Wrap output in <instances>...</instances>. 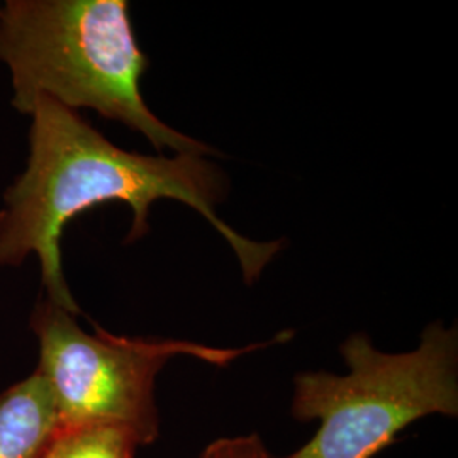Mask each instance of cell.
I'll return each instance as SVG.
<instances>
[{
    "label": "cell",
    "mask_w": 458,
    "mask_h": 458,
    "mask_svg": "<svg viewBox=\"0 0 458 458\" xmlns=\"http://www.w3.org/2000/svg\"><path fill=\"white\" fill-rule=\"evenodd\" d=\"M26 172L5 192L0 211V265H21L36 253L48 301L81 314L66 285L60 238L66 223L98 204H130L132 226L126 242L148 233L149 206L174 199L204 216L234 250L246 284L260 277L282 242L257 243L217 217L225 175L199 155L175 158L130 153L113 145L75 111L48 98L34 104Z\"/></svg>",
    "instance_id": "cell-1"
},
{
    "label": "cell",
    "mask_w": 458,
    "mask_h": 458,
    "mask_svg": "<svg viewBox=\"0 0 458 458\" xmlns=\"http://www.w3.org/2000/svg\"><path fill=\"white\" fill-rule=\"evenodd\" d=\"M0 60L11 68L13 106L22 114L48 98L119 121L157 149L213 153L148 109L141 79L149 62L124 0H9L0 13Z\"/></svg>",
    "instance_id": "cell-2"
},
{
    "label": "cell",
    "mask_w": 458,
    "mask_h": 458,
    "mask_svg": "<svg viewBox=\"0 0 458 458\" xmlns=\"http://www.w3.org/2000/svg\"><path fill=\"white\" fill-rule=\"evenodd\" d=\"M340 352L348 374L295 376L291 414L319 426L284 458H372L421 418H457V327L431 323L408 353H384L365 333L352 335Z\"/></svg>",
    "instance_id": "cell-3"
},
{
    "label": "cell",
    "mask_w": 458,
    "mask_h": 458,
    "mask_svg": "<svg viewBox=\"0 0 458 458\" xmlns=\"http://www.w3.org/2000/svg\"><path fill=\"white\" fill-rule=\"evenodd\" d=\"M39 340L38 372L48 382L62 425H109L128 429L141 445L158 438L155 380L170 359L179 355L225 367L253 350L291 338L289 331L267 344L214 348L179 340L115 336L94 325L79 327L75 314L41 302L31 318Z\"/></svg>",
    "instance_id": "cell-4"
},
{
    "label": "cell",
    "mask_w": 458,
    "mask_h": 458,
    "mask_svg": "<svg viewBox=\"0 0 458 458\" xmlns=\"http://www.w3.org/2000/svg\"><path fill=\"white\" fill-rule=\"evenodd\" d=\"M62 426L39 372L0 394V458H43Z\"/></svg>",
    "instance_id": "cell-5"
},
{
    "label": "cell",
    "mask_w": 458,
    "mask_h": 458,
    "mask_svg": "<svg viewBox=\"0 0 458 458\" xmlns=\"http://www.w3.org/2000/svg\"><path fill=\"white\" fill-rule=\"evenodd\" d=\"M138 446L134 435L119 426H62L43 458H134Z\"/></svg>",
    "instance_id": "cell-6"
},
{
    "label": "cell",
    "mask_w": 458,
    "mask_h": 458,
    "mask_svg": "<svg viewBox=\"0 0 458 458\" xmlns=\"http://www.w3.org/2000/svg\"><path fill=\"white\" fill-rule=\"evenodd\" d=\"M199 458H277L259 435L219 438L209 443Z\"/></svg>",
    "instance_id": "cell-7"
},
{
    "label": "cell",
    "mask_w": 458,
    "mask_h": 458,
    "mask_svg": "<svg viewBox=\"0 0 458 458\" xmlns=\"http://www.w3.org/2000/svg\"><path fill=\"white\" fill-rule=\"evenodd\" d=\"M0 13H2V9H0Z\"/></svg>",
    "instance_id": "cell-8"
}]
</instances>
